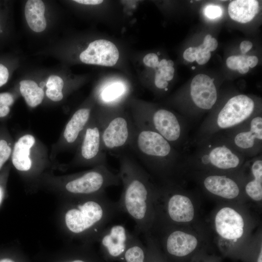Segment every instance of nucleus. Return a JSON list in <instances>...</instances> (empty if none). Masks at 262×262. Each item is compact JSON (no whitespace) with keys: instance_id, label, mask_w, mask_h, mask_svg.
I'll use <instances>...</instances> for the list:
<instances>
[{"instance_id":"nucleus-1","label":"nucleus","mask_w":262,"mask_h":262,"mask_svg":"<svg viewBox=\"0 0 262 262\" xmlns=\"http://www.w3.org/2000/svg\"><path fill=\"white\" fill-rule=\"evenodd\" d=\"M118 173L123 189L116 201L121 213L129 215L134 221L138 236L148 232L153 222L156 201L161 185L139 164L133 155L124 151L117 155Z\"/></svg>"},{"instance_id":"nucleus-2","label":"nucleus","mask_w":262,"mask_h":262,"mask_svg":"<svg viewBox=\"0 0 262 262\" xmlns=\"http://www.w3.org/2000/svg\"><path fill=\"white\" fill-rule=\"evenodd\" d=\"M134 125L128 149L154 179L161 181L162 185L175 184L176 177L184 168V154L152 129Z\"/></svg>"},{"instance_id":"nucleus-3","label":"nucleus","mask_w":262,"mask_h":262,"mask_svg":"<svg viewBox=\"0 0 262 262\" xmlns=\"http://www.w3.org/2000/svg\"><path fill=\"white\" fill-rule=\"evenodd\" d=\"M82 197L66 211V227L73 235L88 236L97 240L102 230L121 212L117 202L111 200L105 191Z\"/></svg>"},{"instance_id":"nucleus-4","label":"nucleus","mask_w":262,"mask_h":262,"mask_svg":"<svg viewBox=\"0 0 262 262\" xmlns=\"http://www.w3.org/2000/svg\"><path fill=\"white\" fill-rule=\"evenodd\" d=\"M195 150L184 155V167L196 171L231 172L240 170L246 161L221 133L194 146Z\"/></svg>"},{"instance_id":"nucleus-5","label":"nucleus","mask_w":262,"mask_h":262,"mask_svg":"<svg viewBox=\"0 0 262 262\" xmlns=\"http://www.w3.org/2000/svg\"><path fill=\"white\" fill-rule=\"evenodd\" d=\"M261 112L250 97L239 94L229 98L219 108L213 110L203 120L195 137L190 142L194 146L211 137L242 124Z\"/></svg>"},{"instance_id":"nucleus-6","label":"nucleus","mask_w":262,"mask_h":262,"mask_svg":"<svg viewBox=\"0 0 262 262\" xmlns=\"http://www.w3.org/2000/svg\"><path fill=\"white\" fill-rule=\"evenodd\" d=\"M134 123L154 131L181 151L188 144L190 125L182 115L164 108H147L131 115Z\"/></svg>"},{"instance_id":"nucleus-7","label":"nucleus","mask_w":262,"mask_h":262,"mask_svg":"<svg viewBox=\"0 0 262 262\" xmlns=\"http://www.w3.org/2000/svg\"><path fill=\"white\" fill-rule=\"evenodd\" d=\"M135 125L131 115L125 113L105 114L101 143L105 152L118 155L129 148Z\"/></svg>"},{"instance_id":"nucleus-8","label":"nucleus","mask_w":262,"mask_h":262,"mask_svg":"<svg viewBox=\"0 0 262 262\" xmlns=\"http://www.w3.org/2000/svg\"><path fill=\"white\" fill-rule=\"evenodd\" d=\"M220 134V133H219ZM238 152L250 159L261 154L262 115L259 112L238 126L221 133Z\"/></svg>"},{"instance_id":"nucleus-9","label":"nucleus","mask_w":262,"mask_h":262,"mask_svg":"<svg viewBox=\"0 0 262 262\" xmlns=\"http://www.w3.org/2000/svg\"><path fill=\"white\" fill-rule=\"evenodd\" d=\"M120 183L118 173H114L108 166L99 165L70 179L65 189L71 195L83 196L105 191L107 188Z\"/></svg>"},{"instance_id":"nucleus-10","label":"nucleus","mask_w":262,"mask_h":262,"mask_svg":"<svg viewBox=\"0 0 262 262\" xmlns=\"http://www.w3.org/2000/svg\"><path fill=\"white\" fill-rule=\"evenodd\" d=\"M105 114L91 118L82 138L79 158L86 164L108 166L106 152L101 143Z\"/></svg>"},{"instance_id":"nucleus-11","label":"nucleus","mask_w":262,"mask_h":262,"mask_svg":"<svg viewBox=\"0 0 262 262\" xmlns=\"http://www.w3.org/2000/svg\"><path fill=\"white\" fill-rule=\"evenodd\" d=\"M189 95L193 106L187 120L190 123L199 119L202 113L213 108L217 100V90L214 79L199 74L195 76L190 83Z\"/></svg>"},{"instance_id":"nucleus-12","label":"nucleus","mask_w":262,"mask_h":262,"mask_svg":"<svg viewBox=\"0 0 262 262\" xmlns=\"http://www.w3.org/2000/svg\"><path fill=\"white\" fill-rule=\"evenodd\" d=\"M132 234L122 224L107 226L97 240L102 260L106 262H122Z\"/></svg>"},{"instance_id":"nucleus-13","label":"nucleus","mask_w":262,"mask_h":262,"mask_svg":"<svg viewBox=\"0 0 262 262\" xmlns=\"http://www.w3.org/2000/svg\"><path fill=\"white\" fill-rule=\"evenodd\" d=\"M160 195L164 197L165 219L176 223L191 221L195 210L191 200L187 196L176 191L175 184L161 185Z\"/></svg>"},{"instance_id":"nucleus-14","label":"nucleus","mask_w":262,"mask_h":262,"mask_svg":"<svg viewBox=\"0 0 262 262\" xmlns=\"http://www.w3.org/2000/svg\"><path fill=\"white\" fill-rule=\"evenodd\" d=\"M196 172L201 174V184L208 192L228 199L235 198L240 194L238 180L234 176L228 175V172Z\"/></svg>"},{"instance_id":"nucleus-15","label":"nucleus","mask_w":262,"mask_h":262,"mask_svg":"<svg viewBox=\"0 0 262 262\" xmlns=\"http://www.w3.org/2000/svg\"><path fill=\"white\" fill-rule=\"evenodd\" d=\"M119 56L118 50L113 43L99 39L90 43L80 54V59L85 64L112 66L116 64Z\"/></svg>"},{"instance_id":"nucleus-16","label":"nucleus","mask_w":262,"mask_h":262,"mask_svg":"<svg viewBox=\"0 0 262 262\" xmlns=\"http://www.w3.org/2000/svg\"><path fill=\"white\" fill-rule=\"evenodd\" d=\"M214 224L217 233L224 239L235 240L244 234L243 218L231 208L226 207L220 209L215 215Z\"/></svg>"},{"instance_id":"nucleus-17","label":"nucleus","mask_w":262,"mask_h":262,"mask_svg":"<svg viewBox=\"0 0 262 262\" xmlns=\"http://www.w3.org/2000/svg\"><path fill=\"white\" fill-rule=\"evenodd\" d=\"M164 232L161 238L162 243L167 253L171 256H185L193 252L198 245L195 236L182 230L170 229Z\"/></svg>"},{"instance_id":"nucleus-18","label":"nucleus","mask_w":262,"mask_h":262,"mask_svg":"<svg viewBox=\"0 0 262 262\" xmlns=\"http://www.w3.org/2000/svg\"><path fill=\"white\" fill-rule=\"evenodd\" d=\"M91 118V109L84 107L77 110L67 123L64 137L69 144L76 143L81 136Z\"/></svg>"},{"instance_id":"nucleus-19","label":"nucleus","mask_w":262,"mask_h":262,"mask_svg":"<svg viewBox=\"0 0 262 262\" xmlns=\"http://www.w3.org/2000/svg\"><path fill=\"white\" fill-rule=\"evenodd\" d=\"M34 143V136L31 134H26L20 137L15 144L11 158L12 164L17 170L26 171L31 168L30 154Z\"/></svg>"},{"instance_id":"nucleus-20","label":"nucleus","mask_w":262,"mask_h":262,"mask_svg":"<svg viewBox=\"0 0 262 262\" xmlns=\"http://www.w3.org/2000/svg\"><path fill=\"white\" fill-rule=\"evenodd\" d=\"M249 165L251 179L245 185L246 195L252 199L260 201L262 199V154L247 161Z\"/></svg>"},{"instance_id":"nucleus-21","label":"nucleus","mask_w":262,"mask_h":262,"mask_svg":"<svg viewBox=\"0 0 262 262\" xmlns=\"http://www.w3.org/2000/svg\"><path fill=\"white\" fill-rule=\"evenodd\" d=\"M259 4L256 0H235L228 6L229 16L233 20L246 23L253 19L259 11Z\"/></svg>"},{"instance_id":"nucleus-22","label":"nucleus","mask_w":262,"mask_h":262,"mask_svg":"<svg viewBox=\"0 0 262 262\" xmlns=\"http://www.w3.org/2000/svg\"><path fill=\"white\" fill-rule=\"evenodd\" d=\"M45 6L40 0H29L25 7V16L30 28L39 33L46 28L47 22L44 16Z\"/></svg>"},{"instance_id":"nucleus-23","label":"nucleus","mask_w":262,"mask_h":262,"mask_svg":"<svg viewBox=\"0 0 262 262\" xmlns=\"http://www.w3.org/2000/svg\"><path fill=\"white\" fill-rule=\"evenodd\" d=\"M20 92L27 104L31 107L39 105L44 97V92L34 81L30 80L20 82Z\"/></svg>"},{"instance_id":"nucleus-24","label":"nucleus","mask_w":262,"mask_h":262,"mask_svg":"<svg viewBox=\"0 0 262 262\" xmlns=\"http://www.w3.org/2000/svg\"><path fill=\"white\" fill-rule=\"evenodd\" d=\"M122 262H146V248L138 235L133 233Z\"/></svg>"},{"instance_id":"nucleus-25","label":"nucleus","mask_w":262,"mask_h":262,"mask_svg":"<svg viewBox=\"0 0 262 262\" xmlns=\"http://www.w3.org/2000/svg\"><path fill=\"white\" fill-rule=\"evenodd\" d=\"M126 91L125 85L120 82H115L105 87L100 93V98L105 104H114L120 99Z\"/></svg>"},{"instance_id":"nucleus-26","label":"nucleus","mask_w":262,"mask_h":262,"mask_svg":"<svg viewBox=\"0 0 262 262\" xmlns=\"http://www.w3.org/2000/svg\"><path fill=\"white\" fill-rule=\"evenodd\" d=\"M64 82L60 77L51 75L49 77L46 83L47 96L53 101H59L63 98L62 89Z\"/></svg>"},{"instance_id":"nucleus-27","label":"nucleus","mask_w":262,"mask_h":262,"mask_svg":"<svg viewBox=\"0 0 262 262\" xmlns=\"http://www.w3.org/2000/svg\"><path fill=\"white\" fill-rule=\"evenodd\" d=\"M146 248V262H163L158 252L155 240L149 233L143 235Z\"/></svg>"},{"instance_id":"nucleus-28","label":"nucleus","mask_w":262,"mask_h":262,"mask_svg":"<svg viewBox=\"0 0 262 262\" xmlns=\"http://www.w3.org/2000/svg\"><path fill=\"white\" fill-rule=\"evenodd\" d=\"M246 57L242 55L229 56L226 60V64L229 68L238 70L242 74H246L249 69L246 63Z\"/></svg>"},{"instance_id":"nucleus-29","label":"nucleus","mask_w":262,"mask_h":262,"mask_svg":"<svg viewBox=\"0 0 262 262\" xmlns=\"http://www.w3.org/2000/svg\"><path fill=\"white\" fill-rule=\"evenodd\" d=\"M13 95L8 92L0 93V118L6 117L10 113V106L14 103Z\"/></svg>"},{"instance_id":"nucleus-30","label":"nucleus","mask_w":262,"mask_h":262,"mask_svg":"<svg viewBox=\"0 0 262 262\" xmlns=\"http://www.w3.org/2000/svg\"><path fill=\"white\" fill-rule=\"evenodd\" d=\"M12 147L10 142L3 137H0V170L11 157Z\"/></svg>"},{"instance_id":"nucleus-31","label":"nucleus","mask_w":262,"mask_h":262,"mask_svg":"<svg viewBox=\"0 0 262 262\" xmlns=\"http://www.w3.org/2000/svg\"><path fill=\"white\" fill-rule=\"evenodd\" d=\"M196 48V61L200 65L207 63L211 58V52L206 48H202L200 46Z\"/></svg>"},{"instance_id":"nucleus-32","label":"nucleus","mask_w":262,"mask_h":262,"mask_svg":"<svg viewBox=\"0 0 262 262\" xmlns=\"http://www.w3.org/2000/svg\"><path fill=\"white\" fill-rule=\"evenodd\" d=\"M204 14L210 19H215L221 16L222 11L220 7L217 5H209L204 9Z\"/></svg>"},{"instance_id":"nucleus-33","label":"nucleus","mask_w":262,"mask_h":262,"mask_svg":"<svg viewBox=\"0 0 262 262\" xmlns=\"http://www.w3.org/2000/svg\"><path fill=\"white\" fill-rule=\"evenodd\" d=\"M143 61L146 66L152 68L157 67L159 63L158 56L154 53L147 54L144 57Z\"/></svg>"},{"instance_id":"nucleus-34","label":"nucleus","mask_w":262,"mask_h":262,"mask_svg":"<svg viewBox=\"0 0 262 262\" xmlns=\"http://www.w3.org/2000/svg\"><path fill=\"white\" fill-rule=\"evenodd\" d=\"M154 84L156 87L160 90H163L164 91H167L168 90V82L165 80L160 73L157 71L155 73Z\"/></svg>"},{"instance_id":"nucleus-35","label":"nucleus","mask_w":262,"mask_h":262,"mask_svg":"<svg viewBox=\"0 0 262 262\" xmlns=\"http://www.w3.org/2000/svg\"><path fill=\"white\" fill-rule=\"evenodd\" d=\"M158 71L163 76V78L167 82L171 81L173 78L175 71L173 67L167 66L159 69Z\"/></svg>"},{"instance_id":"nucleus-36","label":"nucleus","mask_w":262,"mask_h":262,"mask_svg":"<svg viewBox=\"0 0 262 262\" xmlns=\"http://www.w3.org/2000/svg\"><path fill=\"white\" fill-rule=\"evenodd\" d=\"M196 47H190L185 50L183 53V57L189 62H193L196 61Z\"/></svg>"},{"instance_id":"nucleus-37","label":"nucleus","mask_w":262,"mask_h":262,"mask_svg":"<svg viewBox=\"0 0 262 262\" xmlns=\"http://www.w3.org/2000/svg\"><path fill=\"white\" fill-rule=\"evenodd\" d=\"M9 78V71L4 65L0 64V87L5 84Z\"/></svg>"},{"instance_id":"nucleus-38","label":"nucleus","mask_w":262,"mask_h":262,"mask_svg":"<svg viewBox=\"0 0 262 262\" xmlns=\"http://www.w3.org/2000/svg\"><path fill=\"white\" fill-rule=\"evenodd\" d=\"M252 43L249 41L245 40L242 41L240 45L241 52L245 54L248 52L252 47Z\"/></svg>"},{"instance_id":"nucleus-39","label":"nucleus","mask_w":262,"mask_h":262,"mask_svg":"<svg viewBox=\"0 0 262 262\" xmlns=\"http://www.w3.org/2000/svg\"><path fill=\"white\" fill-rule=\"evenodd\" d=\"M258 58L256 56H249L246 57V63L249 67L253 68L258 63Z\"/></svg>"},{"instance_id":"nucleus-40","label":"nucleus","mask_w":262,"mask_h":262,"mask_svg":"<svg viewBox=\"0 0 262 262\" xmlns=\"http://www.w3.org/2000/svg\"><path fill=\"white\" fill-rule=\"evenodd\" d=\"M217 46V41L215 38L212 37L205 48H207L211 52L215 50Z\"/></svg>"},{"instance_id":"nucleus-41","label":"nucleus","mask_w":262,"mask_h":262,"mask_svg":"<svg viewBox=\"0 0 262 262\" xmlns=\"http://www.w3.org/2000/svg\"><path fill=\"white\" fill-rule=\"evenodd\" d=\"M74 1L83 4L97 5L101 3L102 0H75Z\"/></svg>"},{"instance_id":"nucleus-42","label":"nucleus","mask_w":262,"mask_h":262,"mask_svg":"<svg viewBox=\"0 0 262 262\" xmlns=\"http://www.w3.org/2000/svg\"><path fill=\"white\" fill-rule=\"evenodd\" d=\"M212 38V36L211 34H207L204 37L203 42L202 44L200 45V46L202 48H205L206 45L208 44V43L209 42L211 39Z\"/></svg>"},{"instance_id":"nucleus-43","label":"nucleus","mask_w":262,"mask_h":262,"mask_svg":"<svg viewBox=\"0 0 262 262\" xmlns=\"http://www.w3.org/2000/svg\"><path fill=\"white\" fill-rule=\"evenodd\" d=\"M167 66V60L166 59H162L159 62V65L157 66L158 69H160Z\"/></svg>"},{"instance_id":"nucleus-44","label":"nucleus","mask_w":262,"mask_h":262,"mask_svg":"<svg viewBox=\"0 0 262 262\" xmlns=\"http://www.w3.org/2000/svg\"><path fill=\"white\" fill-rule=\"evenodd\" d=\"M4 195V188L3 185L0 183V204H1Z\"/></svg>"},{"instance_id":"nucleus-45","label":"nucleus","mask_w":262,"mask_h":262,"mask_svg":"<svg viewBox=\"0 0 262 262\" xmlns=\"http://www.w3.org/2000/svg\"><path fill=\"white\" fill-rule=\"evenodd\" d=\"M173 66H174V62L172 60H167V66L173 67Z\"/></svg>"},{"instance_id":"nucleus-46","label":"nucleus","mask_w":262,"mask_h":262,"mask_svg":"<svg viewBox=\"0 0 262 262\" xmlns=\"http://www.w3.org/2000/svg\"><path fill=\"white\" fill-rule=\"evenodd\" d=\"M257 262H262V250L261 249V251L259 253L258 258L257 260Z\"/></svg>"},{"instance_id":"nucleus-47","label":"nucleus","mask_w":262,"mask_h":262,"mask_svg":"<svg viewBox=\"0 0 262 262\" xmlns=\"http://www.w3.org/2000/svg\"><path fill=\"white\" fill-rule=\"evenodd\" d=\"M0 262H15L13 260L10 259L5 258L0 260Z\"/></svg>"},{"instance_id":"nucleus-48","label":"nucleus","mask_w":262,"mask_h":262,"mask_svg":"<svg viewBox=\"0 0 262 262\" xmlns=\"http://www.w3.org/2000/svg\"><path fill=\"white\" fill-rule=\"evenodd\" d=\"M195 68H196L195 66H192V69H195Z\"/></svg>"},{"instance_id":"nucleus-49","label":"nucleus","mask_w":262,"mask_h":262,"mask_svg":"<svg viewBox=\"0 0 262 262\" xmlns=\"http://www.w3.org/2000/svg\"><path fill=\"white\" fill-rule=\"evenodd\" d=\"M158 54H160V53L159 52L158 53Z\"/></svg>"},{"instance_id":"nucleus-50","label":"nucleus","mask_w":262,"mask_h":262,"mask_svg":"<svg viewBox=\"0 0 262 262\" xmlns=\"http://www.w3.org/2000/svg\"></svg>"}]
</instances>
